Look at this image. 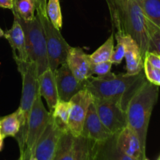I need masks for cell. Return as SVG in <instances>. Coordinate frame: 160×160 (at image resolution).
Listing matches in <instances>:
<instances>
[{"mask_svg":"<svg viewBox=\"0 0 160 160\" xmlns=\"http://www.w3.org/2000/svg\"><path fill=\"white\" fill-rule=\"evenodd\" d=\"M21 128V119L17 110L0 119V134L4 139L7 137L16 138Z\"/></svg>","mask_w":160,"mask_h":160,"instance_id":"44dd1931","label":"cell"},{"mask_svg":"<svg viewBox=\"0 0 160 160\" xmlns=\"http://www.w3.org/2000/svg\"><path fill=\"white\" fill-rule=\"evenodd\" d=\"M114 48V34H111L109 38L98 47L92 54L89 55V59L92 64L99 63L110 60L112 51Z\"/></svg>","mask_w":160,"mask_h":160,"instance_id":"603a6c76","label":"cell"},{"mask_svg":"<svg viewBox=\"0 0 160 160\" xmlns=\"http://www.w3.org/2000/svg\"><path fill=\"white\" fill-rule=\"evenodd\" d=\"M38 82L41 96L45 98L52 112L59 100L54 73L49 68L47 69L38 76Z\"/></svg>","mask_w":160,"mask_h":160,"instance_id":"e0dca14e","label":"cell"},{"mask_svg":"<svg viewBox=\"0 0 160 160\" xmlns=\"http://www.w3.org/2000/svg\"><path fill=\"white\" fill-rule=\"evenodd\" d=\"M67 130L62 128L51 115L48 125L38 141L32 155L38 160H53L59 138Z\"/></svg>","mask_w":160,"mask_h":160,"instance_id":"30bf717a","label":"cell"},{"mask_svg":"<svg viewBox=\"0 0 160 160\" xmlns=\"http://www.w3.org/2000/svg\"><path fill=\"white\" fill-rule=\"evenodd\" d=\"M143 71L147 81L152 84L160 87V70L150 65L148 62L144 59Z\"/></svg>","mask_w":160,"mask_h":160,"instance_id":"f1b7e54d","label":"cell"},{"mask_svg":"<svg viewBox=\"0 0 160 160\" xmlns=\"http://www.w3.org/2000/svg\"><path fill=\"white\" fill-rule=\"evenodd\" d=\"M37 15L42 22L45 32L48 68L54 73L59 66L67 62V56L71 46L66 42L60 31L53 26L48 16Z\"/></svg>","mask_w":160,"mask_h":160,"instance_id":"8992f818","label":"cell"},{"mask_svg":"<svg viewBox=\"0 0 160 160\" xmlns=\"http://www.w3.org/2000/svg\"><path fill=\"white\" fill-rule=\"evenodd\" d=\"M19 160H21V158H20V159H19Z\"/></svg>","mask_w":160,"mask_h":160,"instance_id":"f35d334b","label":"cell"},{"mask_svg":"<svg viewBox=\"0 0 160 160\" xmlns=\"http://www.w3.org/2000/svg\"><path fill=\"white\" fill-rule=\"evenodd\" d=\"M95 143L83 136L75 138L73 160H93Z\"/></svg>","mask_w":160,"mask_h":160,"instance_id":"7402d4cb","label":"cell"},{"mask_svg":"<svg viewBox=\"0 0 160 160\" xmlns=\"http://www.w3.org/2000/svg\"><path fill=\"white\" fill-rule=\"evenodd\" d=\"M12 11L21 20L30 21L35 17V0H17L13 3Z\"/></svg>","mask_w":160,"mask_h":160,"instance_id":"cb8c5ba5","label":"cell"},{"mask_svg":"<svg viewBox=\"0 0 160 160\" xmlns=\"http://www.w3.org/2000/svg\"><path fill=\"white\" fill-rule=\"evenodd\" d=\"M93 102L94 97L86 88L78 92L70 100L71 108L67 129L75 138L81 135L89 106Z\"/></svg>","mask_w":160,"mask_h":160,"instance_id":"9c48e42d","label":"cell"},{"mask_svg":"<svg viewBox=\"0 0 160 160\" xmlns=\"http://www.w3.org/2000/svg\"><path fill=\"white\" fill-rule=\"evenodd\" d=\"M46 3L47 0H35L36 13L38 15L47 16Z\"/></svg>","mask_w":160,"mask_h":160,"instance_id":"d6a6232c","label":"cell"},{"mask_svg":"<svg viewBox=\"0 0 160 160\" xmlns=\"http://www.w3.org/2000/svg\"><path fill=\"white\" fill-rule=\"evenodd\" d=\"M3 36H4V32H3V31L2 30V28H0V38L3 37Z\"/></svg>","mask_w":160,"mask_h":160,"instance_id":"8d00e7d4","label":"cell"},{"mask_svg":"<svg viewBox=\"0 0 160 160\" xmlns=\"http://www.w3.org/2000/svg\"><path fill=\"white\" fill-rule=\"evenodd\" d=\"M0 7L12 10L13 8V0H0Z\"/></svg>","mask_w":160,"mask_h":160,"instance_id":"836d02e7","label":"cell"},{"mask_svg":"<svg viewBox=\"0 0 160 160\" xmlns=\"http://www.w3.org/2000/svg\"><path fill=\"white\" fill-rule=\"evenodd\" d=\"M94 160H138L123 153L116 144V134L103 142H96Z\"/></svg>","mask_w":160,"mask_h":160,"instance_id":"ac0fdd59","label":"cell"},{"mask_svg":"<svg viewBox=\"0 0 160 160\" xmlns=\"http://www.w3.org/2000/svg\"><path fill=\"white\" fill-rule=\"evenodd\" d=\"M147 18L160 27V0H140Z\"/></svg>","mask_w":160,"mask_h":160,"instance_id":"4316f807","label":"cell"},{"mask_svg":"<svg viewBox=\"0 0 160 160\" xmlns=\"http://www.w3.org/2000/svg\"><path fill=\"white\" fill-rule=\"evenodd\" d=\"M67 63L77 80L84 82L92 76L89 55L80 47H71L67 56Z\"/></svg>","mask_w":160,"mask_h":160,"instance_id":"2e32d148","label":"cell"},{"mask_svg":"<svg viewBox=\"0 0 160 160\" xmlns=\"http://www.w3.org/2000/svg\"><path fill=\"white\" fill-rule=\"evenodd\" d=\"M112 63L111 61H106V62H99V63L92 64L91 65V70H92V73L96 74L98 77L105 76L109 72H111Z\"/></svg>","mask_w":160,"mask_h":160,"instance_id":"4dcf8cb0","label":"cell"},{"mask_svg":"<svg viewBox=\"0 0 160 160\" xmlns=\"http://www.w3.org/2000/svg\"><path fill=\"white\" fill-rule=\"evenodd\" d=\"M17 70L22 76V94L20 98V106L17 109L20 114L22 122V128L18 133L16 138L17 142L23 137L27 128L30 111L33 106L34 100L39 92L38 73L37 66L32 61L19 62L17 63Z\"/></svg>","mask_w":160,"mask_h":160,"instance_id":"3957f363","label":"cell"},{"mask_svg":"<svg viewBox=\"0 0 160 160\" xmlns=\"http://www.w3.org/2000/svg\"><path fill=\"white\" fill-rule=\"evenodd\" d=\"M75 137L69 131L62 133L59 138L53 160H73Z\"/></svg>","mask_w":160,"mask_h":160,"instance_id":"ffe728a7","label":"cell"},{"mask_svg":"<svg viewBox=\"0 0 160 160\" xmlns=\"http://www.w3.org/2000/svg\"><path fill=\"white\" fill-rule=\"evenodd\" d=\"M16 1H17V0H13V3H14V2H16Z\"/></svg>","mask_w":160,"mask_h":160,"instance_id":"74e56055","label":"cell"},{"mask_svg":"<svg viewBox=\"0 0 160 160\" xmlns=\"http://www.w3.org/2000/svg\"><path fill=\"white\" fill-rule=\"evenodd\" d=\"M28 160H38L37 159V158L35 157V156H34V155H31V156H30V158H29V159Z\"/></svg>","mask_w":160,"mask_h":160,"instance_id":"d590c367","label":"cell"},{"mask_svg":"<svg viewBox=\"0 0 160 160\" xmlns=\"http://www.w3.org/2000/svg\"><path fill=\"white\" fill-rule=\"evenodd\" d=\"M117 147L128 156L138 160H149L144 151L137 134L128 126L116 134Z\"/></svg>","mask_w":160,"mask_h":160,"instance_id":"4fadbf2b","label":"cell"},{"mask_svg":"<svg viewBox=\"0 0 160 160\" xmlns=\"http://www.w3.org/2000/svg\"><path fill=\"white\" fill-rule=\"evenodd\" d=\"M106 1L110 12L112 25L117 29V32L125 33L124 24L128 0H106Z\"/></svg>","mask_w":160,"mask_h":160,"instance_id":"d6986e66","label":"cell"},{"mask_svg":"<svg viewBox=\"0 0 160 160\" xmlns=\"http://www.w3.org/2000/svg\"><path fill=\"white\" fill-rule=\"evenodd\" d=\"M14 20L12 28L4 33L3 37L9 42L12 51V56L16 63L29 61L27 52L26 38L24 31L18 19L13 16Z\"/></svg>","mask_w":160,"mask_h":160,"instance_id":"5bb4252c","label":"cell"},{"mask_svg":"<svg viewBox=\"0 0 160 160\" xmlns=\"http://www.w3.org/2000/svg\"><path fill=\"white\" fill-rule=\"evenodd\" d=\"M115 36L117 41V45L113 48L110 61L112 64L119 65L121 63L123 58L125 57V45L120 36L117 35V34H115Z\"/></svg>","mask_w":160,"mask_h":160,"instance_id":"f546056e","label":"cell"},{"mask_svg":"<svg viewBox=\"0 0 160 160\" xmlns=\"http://www.w3.org/2000/svg\"><path fill=\"white\" fill-rule=\"evenodd\" d=\"M116 34L121 38L125 45L127 74L134 75L143 71L144 58L137 42L128 34L117 32Z\"/></svg>","mask_w":160,"mask_h":160,"instance_id":"9a60e30c","label":"cell"},{"mask_svg":"<svg viewBox=\"0 0 160 160\" xmlns=\"http://www.w3.org/2000/svg\"><path fill=\"white\" fill-rule=\"evenodd\" d=\"M3 141H4V138H3L1 136V134H0V151H1L2 148L3 147Z\"/></svg>","mask_w":160,"mask_h":160,"instance_id":"e575fe53","label":"cell"},{"mask_svg":"<svg viewBox=\"0 0 160 160\" xmlns=\"http://www.w3.org/2000/svg\"><path fill=\"white\" fill-rule=\"evenodd\" d=\"M46 12L53 26L60 31L62 28V15L59 0H47Z\"/></svg>","mask_w":160,"mask_h":160,"instance_id":"484cf974","label":"cell"},{"mask_svg":"<svg viewBox=\"0 0 160 160\" xmlns=\"http://www.w3.org/2000/svg\"><path fill=\"white\" fill-rule=\"evenodd\" d=\"M13 16L18 19L24 31L28 59L36 64L39 76L48 69L46 40L42 22L37 14L30 21L21 20L16 14Z\"/></svg>","mask_w":160,"mask_h":160,"instance_id":"277c9868","label":"cell"},{"mask_svg":"<svg viewBox=\"0 0 160 160\" xmlns=\"http://www.w3.org/2000/svg\"><path fill=\"white\" fill-rule=\"evenodd\" d=\"M146 80L144 71L134 75L109 72L105 76L90 77L84 81V88L88 90L94 98H118L126 109L130 98Z\"/></svg>","mask_w":160,"mask_h":160,"instance_id":"6da1fadb","label":"cell"},{"mask_svg":"<svg viewBox=\"0 0 160 160\" xmlns=\"http://www.w3.org/2000/svg\"><path fill=\"white\" fill-rule=\"evenodd\" d=\"M54 75L59 99L70 101L73 95L84 88V82L77 80L67 62L59 66Z\"/></svg>","mask_w":160,"mask_h":160,"instance_id":"8fae6325","label":"cell"},{"mask_svg":"<svg viewBox=\"0 0 160 160\" xmlns=\"http://www.w3.org/2000/svg\"><path fill=\"white\" fill-rule=\"evenodd\" d=\"M113 135L114 134L109 132L102 124L97 113L96 108L93 102L89 106L81 136L91 139L95 142H103Z\"/></svg>","mask_w":160,"mask_h":160,"instance_id":"7c38bea8","label":"cell"},{"mask_svg":"<svg viewBox=\"0 0 160 160\" xmlns=\"http://www.w3.org/2000/svg\"><path fill=\"white\" fill-rule=\"evenodd\" d=\"M144 59L148 62V63L153 67L160 70V56L159 54L153 52H147Z\"/></svg>","mask_w":160,"mask_h":160,"instance_id":"1f68e13d","label":"cell"},{"mask_svg":"<svg viewBox=\"0 0 160 160\" xmlns=\"http://www.w3.org/2000/svg\"><path fill=\"white\" fill-rule=\"evenodd\" d=\"M93 160H94V159H93Z\"/></svg>","mask_w":160,"mask_h":160,"instance_id":"ab89813d","label":"cell"},{"mask_svg":"<svg viewBox=\"0 0 160 160\" xmlns=\"http://www.w3.org/2000/svg\"><path fill=\"white\" fill-rule=\"evenodd\" d=\"M70 108H71V105H70V101L67 102L59 99L54 109L51 112L56 122L62 128L67 130V131H68L67 123H68L69 117H70Z\"/></svg>","mask_w":160,"mask_h":160,"instance_id":"d4e9b609","label":"cell"},{"mask_svg":"<svg viewBox=\"0 0 160 160\" xmlns=\"http://www.w3.org/2000/svg\"><path fill=\"white\" fill-rule=\"evenodd\" d=\"M147 18V17H146ZM149 46L148 52H153L160 56V27L157 26L147 18Z\"/></svg>","mask_w":160,"mask_h":160,"instance_id":"83f0119b","label":"cell"},{"mask_svg":"<svg viewBox=\"0 0 160 160\" xmlns=\"http://www.w3.org/2000/svg\"><path fill=\"white\" fill-rule=\"evenodd\" d=\"M51 112L45 109L39 94L34 100L28 117V125L23 137L18 141L20 152L26 150L32 155L34 147L46 128L51 117Z\"/></svg>","mask_w":160,"mask_h":160,"instance_id":"5b68a950","label":"cell"},{"mask_svg":"<svg viewBox=\"0 0 160 160\" xmlns=\"http://www.w3.org/2000/svg\"><path fill=\"white\" fill-rule=\"evenodd\" d=\"M124 31L130 34L140 47L143 58L148 52V38L147 18L141 5L140 0H128L125 19Z\"/></svg>","mask_w":160,"mask_h":160,"instance_id":"52a82bcc","label":"cell"},{"mask_svg":"<svg viewBox=\"0 0 160 160\" xmlns=\"http://www.w3.org/2000/svg\"><path fill=\"white\" fill-rule=\"evenodd\" d=\"M97 113L106 129L116 134L128 126L126 109L118 98H94Z\"/></svg>","mask_w":160,"mask_h":160,"instance_id":"ba28073f","label":"cell"},{"mask_svg":"<svg viewBox=\"0 0 160 160\" xmlns=\"http://www.w3.org/2000/svg\"><path fill=\"white\" fill-rule=\"evenodd\" d=\"M158 97L159 87L146 79L133 94L126 107L128 127L137 134L145 152L150 118Z\"/></svg>","mask_w":160,"mask_h":160,"instance_id":"7a4b0ae2","label":"cell"}]
</instances>
